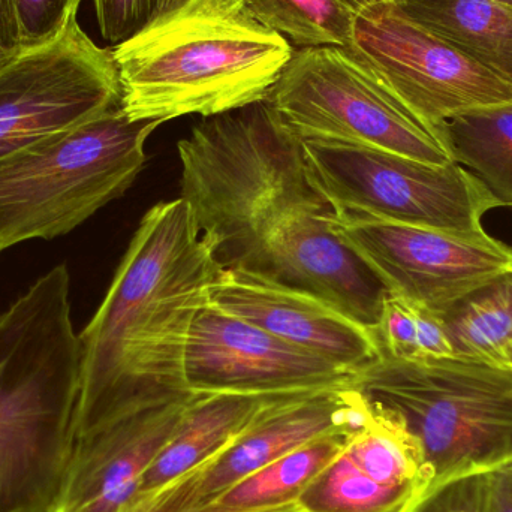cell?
I'll list each match as a JSON object with an SVG mask.
<instances>
[{
  "label": "cell",
  "mask_w": 512,
  "mask_h": 512,
  "mask_svg": "<svg viewBox=\"0 0 512 512\" xmlns=\"http://www.w3.org/2000/svg\"><path fill=\"white\" fill-rule=\"evenodd\" d=\"M298 498L304 512H397L429 487L417 442L372 411Z\"/></svg>",
  "instance_id": "16"
},
{
  "label": "cell",
  "mask_w": 512,
  "mask_h": 512,
  "mask_svg": "<svg viewBox=\"0 0 512 512\" xmlns=\"http://www.w3.org/2000/svg\"><path fill=\"white\" fill-rule=\"evenodd\" d=\"M373 333L387 357L408 361L453 357L438 316L394 295L385 297Z\"/></svg>",
  "instance_id": "23"
},
{
  "label": "cell",
  "mask_w": 512,
  "mask_h": 512,
  "mask_svg": "<svg viewBox=\"0 0 512 512\" xmlns=\"http://www.w3.org/2000/svg\"><path fill=\"white\" fill-rule=\"evenodd\" d=\"M117 512H224L209 504L195 510H185L179 496L174 492L173 484H165L152 492L138 493L129 499Z\"/></svg>",
  "instance_id": "27"
},
{
  "label": "cell",
  "mask_w": 512,
  "mask_h": 512,
  "mask_svg": "<svg viewBox=\"0 0 512 512\" xmlns=\"http://www.w3.org/2000/svg\"><path fill=\"white\" fill-rule=\"evenodd\" d=\"M357 373L207 303L192 325L185 378L197 394L310 393L354 385Z\"/></svg>",
  "instance_id": "12"
},
{
  "label": "cell",
  "mask_w": 512,
  "mask_h": 512,
  "mask_svg": "<svg viewBox=\"0 0 512 512\" xmlns=\"http://www.w3.org/2000/svg\"><path fill=\"white\" fill-rule=\"evenodd\" d=\"M489 481V512H512V463L493 469Z\"/></svg>",
  "instance_id": "29"
},
{
  "label": "cell",
  "mask_w": 512,
  "mask_h": 512,
  "mask_svg": "<svg viewBox=\"0 0 512 512\" xmlns=\"http://www.w3.org/2000/svg\"><path fill=\"white\" fill-rule=\"evenodd\" d=\"M259 23L295 47L348 48L357 14L342 0H246Z\"/></svg>",
  "instance_id": "22"
},
{
  "label": "cell",
  "mask_w": 512,
  "mask_h": 512,
  "mask_svg": "<svg viewBox=\"0 0 512 512\" xmlns=\"http://www.w3.org/2000/svg\"><path fill=\"white\" fill-rule=\"evenodd\" d=\"M495 2L502 3V5L512 6V0H495Z\"/></svg>",
  "instance_id": "32"
},
{
  "label": "cell",
  "mask_w": 512,
  "mask_h": 512,
  "mask_svg": "<svg viewBox=\"0 0 512 512\" xmlns=\"http://www.w3.org/2000/svg\"><path fill=\"white\" fill-rule=\"evenodd\" d=\"M65 264L0 315V512H54L75 441L81 342Z\"/></svg>",
  "instance_id": "3"
},
{
  "label": "cell",
  "mask_w": 512,
  "mask_h": 512,
  "mask_svg": "<svg viewBox=\"0 0 512 512\" xmlns=\"http://www.w3.org/2000/svg\"><path fill=\"white\" fill-rule=\"evenodd\" d=\"M23 48L14 0H0V63Z\"/></svg>",
  "instance_id": "28"
},
{
  "label": "cell",
  "mask_w": 512,
  "mask_h": 512,
  "mask_svg": "<svg viewBox=\"0 0 512 512\" xmlns=\"http://www.w3.org/2000/svg\"><path fill=\"white\" fill-rule=\"evenodd\" d=\"M195 397L128 412L75 436L54 512L119 511Z\"/></svg>",
  "instance_id": "15"
},
{
  "label": "cell",
  "mask_w": 512,
  "mask_h": 512,
  "mask_svg": "<svg viewBox=\"0 0 512 512\" xmlns=\"http://www.w3.org/2000/svg\"><path fill=\"white\" fill-rule=\"evenodd\" d=\"M265 99L301 140L354 144L427 164L453 161L438 135L346 48L295 50Z\"/></svg>",
  "instance_id": "7"
},
{
  "label": "cell",
  "mask_w": 512,
  "mask_h": 512,
  "mask_svg": "<svg viewBox=\"0 0 512 512\" xmlns=\"http://www.w3.org/2000/svg\"><path fill=\"white\" fill-rule=\"evenodd\" d=\"M511 370H512V363H511Z\"/></svg>",
  "instance_id": "33"
},
{
  "label": "cell",
  "mask_w": 512,
  "mask_h": 512,
  "mask_svg": "<svg viewBox=\"0 0 512 512\" xmlns=\"http://www.w3.org/2000/svg\"><path fill=\"white\" fill-rule=\"evenodd\" d=\"M331 225L388 294L433 315L512 268L511 246L492 236L474 239L348 213H334Z\"/></svg>",
  "instance_id": "11"
},
{
  "label": "cell",
  "mask_w": 512,
  "mask_h": 512,
  "mask_svg": "<svg viewBox=\"0 0 512 512\" xmlns=\"http://www.w3.org/2000/svg\"><path fill=\"white\" fill-rule=\"evenodd\" d=\"M254 512H304L301 510L298 502H292V504L282 505V507L268 508V510L254 511Z\"/></svg>",
  "instance_id": "31"
},
{
  "label": "cell",
  "mask_w": 512,
  "mask_h": 512,
  "mask_svg": "<svg viewBox=\"0 0 512 512\" xmlns=\"http://www.w3.org/2000/svg\"><path fill=\"white\" fill-rule=\"evenodd\" d=\"M113 50L101 48L77 15L53 38L0 63V158L120 107Z\"/></svg>",
  "instance_id": "9"
},
{
  "label": "cell",
  "mask_w": 512,
  "mask_h": 512,
  "mask_svg": "<svg viewBox=\"0 0 512 512\" xmlns=\"http://www.w3.org/2000/svg\"><path fill=\"white\" fill-rule=\"evenodd\" d=\"M489 472H475L429 487L397 512H489Z\"/></svg>",
  "instance_id": "25"
},
{
  "label": "cell",
  "mask_w": 512,
  "mask_h": 512,
  "mask_svg": "<svg viewBox=\"0 0 512 512\" xmlns=\"http://www.w3.org/2000/svg\"><path fill=\"white\" fill-rule=\"evenodd\" d=\"M472 62L512 86V6L495 0H391Z\"/></svg>",
  "instance_id": "18"
},
{
  "label": "cell",
  "mask_w": 512,
  "mask_h": 512,
  "mask_svg": "<svg viewBox=\"0 0 512 512\" xmlns=\"http://www.w3.org/2000/svg\"><path fill=\"white\" fill-rule=\"evenodd\" d=\"M372 417L354 387L274 397L248 429L215 459L173 481L186 510L216 496L268 463L327 436H348Z\"/></svg>",
  "instance_id": "13"
},
{
  "label": "cell",
  "mask_w": 512,
  "mask_h": 512,
  "mask_svg": "<svg viewBox=\"0 0 512 512\" xmlns=\"http://www.w3.org/2000/svg\"><path fill=\"white\" fill-rule=\"evenodd\" d=\"M439 138L499 206L512 207V102L462 111L445 120Z\"/></svg>",
  "instance_id": "20"
},
{
  "label": "cell",
  "mask_w": 512,
  "mask_h": 512,
  "mask_svg": "<svg viewBox=\"0 0 512 512\" xmlns=\"http://www.w3.org/2000/svg\"><path fill=\"white\" fill-rule=\"evenodd\" d=\"M310 176L334 213L433 228L459 236H490L483 218L499 203L457 162L427 164L384 150L303 140Z\"/></svg>",
  "instance_id": "8"
},
{
  "label": "cell",
  "mask_w": 512,
  "mask_h": 512,
  "mask_svg": "<svg viewBox=\"0 0 512 512\" xmlns=\"http://www.w3.org/2000/svg\"><path fill=\"white\" fill-rule=\"evenodd\" d=\"M352 387L372 411L417 442L429 487L512 463L507 367L456 357L408 361L381 355L357 373Z\"/></svg>",
  "instance_id": "5"
},
{
  "label": "cell",
  "mask_w": 512,
  "mask_h": 512,
  "mask_svg": "<svg viewBox=\"0 0 512 512\" xmlns=\"http://www.w3.org/2000/svg\"><path fill=\"white\" fill-rule=\"evenodd\" d=\"M246 0H188L113 48L131 120L218 116L264 101L294 54Z\"/></svg>",
  "instance_id": "4"
},
{
  "label": "cell",
  "mask_w": 512,
  "mask_h": 512,
  "mask_svg": "<svg viewBox=\"0 0 512 512\" xmlns=\"http://www.w3.org/2000/svg\"><path fill=\"white\" fill-rule=\"evenodd\" d=\"M342 2L345 3L348 8H351L355 14H358V12L375 5V3L387 2V0H342Z\"/></svg>",
  "instance_id": "30"
},
{
  "label": "cell",
  "mask_w": 512,
  "mask_h": 512,
  "mask_svg": "<svg viewBox=\"0 0 512 512\" xmlns=\"http://www.w3.org/2000/svg\"><path fill=\"white\" fill-rule=\"evenodd\" d=\"M277 396L197 394L144 474L137 495L159 489L215 459Z\"/></svg>",
  "instance_id": "17"
},
{
  "label": "cell",
  "mask_w": 512,
  "mask_h": 512,
  "mask_svg": "<svg viewBox=\"0 0 512 512\" xmlns=\"http://www.w3.org/2000/svg\"><path fill=\"white\" fill-rule=\"evenodd\" d=\"M177 150L180 197L224 270L318 295L375 330L387 289L333 230L303 140L267 99L204 117Z\"/></svg>",
  "instance_id": "1"
},
{
  "label": "cell",
  "mask_w": 512,
  "mask_h": 512,
  "mask_svg": "<svg viewBox=\"0 0 512 512\" xmlns=\"http://www.w3.org/2000/svg\"><path fill=\"white\" fill-rule=\"evenodd\" d=\"M346 50L438 138L445 120L462 111L512 102L510 83L409 20L391 0L358 12Z\"/></svg>",
  "instance_id": "10"
},
{
  "label": "cell",
  "mask_w": 512,
  "mask_h": 512,
  "mask_svg": "<svg viewBox=\"0 0 512 512\" xmlns=\"http://www.w3.org/2000/svg\"><path fill=\"white\" fill-rule=\"evenodd\" d=\"M436 316L453 357L511 369L512 268L472 289Z\"/></svg>",
  "instance_id": "19"
},
{
  "label": "cell",
  "mask_w": 512,
  "mask_h": 512,
  "mask_svg": "<svg viewBox=\"0 0 512 512\" xmlns=\"http://www.w3.org/2000/svg\"><path fill=\"white\" fill-rule=\"evenodd\" d=\"M159 125L117 107L0 158V252L71 233L122 197Z\"/></svg>",
  "instance_id": "6"
},
{
  "label": "cell",
  "mask_w": 512,
  "mask_h": 512,
  "mask_svg": "<svg viewBox=\"0 0 512 512\" xmlns=\"http://www.w3.org/2000/svg\"><path fill=\"white\" fill-rule=\"evenodd\" d=\"M102 38L122 44L188 0H92Z\"/></svg>",
  "instance_id": "24"
},
{
  "label": "cell",
  "mask_w": 512,
  "mask_h": 512,
  "mask_svg": "<svg viewBox=\"0 0 512 512\" xmlns=\"http://www.w3.org/2000/svg\"><path fill=\"white\" fill-rule=\"evenodd\" d=\"M222 270L182 197L143 216L104 301L80 333L75 436L197 394L186 384V348Z\"/></svg>",
  "instance_id": "2"
},
{
  "label": "cell",
  "mask_w": 512,
  "mask_h": 512,
  "mask_svg": "<svg viewBox=\"0 0 512 512\" xmlns=\"http://www.w3.org/2000/svg\"><path fill=\"white\" fill-rule=\"evenodd\" d=\"M349 436H327L309 442L228 487L209 504L224 512H254L297 502L339 454Z\"/></svg>",
  "instance_id": "21"
},
{
  "label": "cell",
  "mask_w": 512,
  "mask_h": 512,
  "mask_svg": "<svg viewBox=\"0 0 512 512\" xmlns=\"http://www.w3.org/2000/svg\"><path fill=\"white\" fill-rule=\"evenodd\" d=\"M83 0H14L23 47L42 44L56 36Z\"/></svg>",
  "instance_id": "26"
},
{
  "label": "cell",
  "mask_w": 512,
  "mask_h": 512,
  "mask_svg": "<svg viewBox=\"0 0 512 512\" xmlns=\"http://www.w3.org/2000/svg\"><path fill=\"white\" fill-rule=\"evenodd\" d=\"M210 303L349 372H361L382 355L373 330L339 307L254 271L222 270Z\"/></svg>",
  "instance_id": "14"
}]
</instances>
